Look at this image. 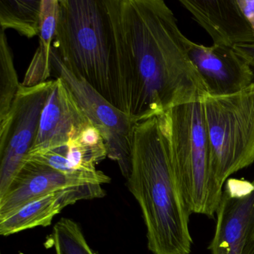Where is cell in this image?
<instances>
[{
    "instance_id": "obj_1",
    "label": "cell",
    "mask_w": 254,
    "mask_h": 254,
    "mask_svg": "<svg viewBox=\"0 0 254 254\" xmlns=\"http://www.w3.org/2000/svg\"><path fill=\"white\" fill-rule=\"evenodd\" d=\"M115 53L119 109L134 124L202 102L206 86L187 38L163 0H105Z\"/></svg>"
},
{
    "instance_id": "obj_2",
    "label": "cell",
    "mask_w": 254,
    "mask_h": 254,
    "mask_svg": "<svg viewBox=\"0 0 254 254\" xmlns=\"http://www.w3.org/2000/svg\"><path fill=\"white\" fill-rule=\"evenodd\" d=\"M129 190L139 203L153 254H191L188 205L158 117L133 126Z\"/></svg>"
},
{
    "instance_id": "obj_3",
    "label": "cell",
    "mask_w": 254,
    "mask_h": 254,
    "mask_svg": "<svg viewBox=\"0 0 254 254\" xmlns=\"http://www.w3.org/2000/svg\"><path fill=\"white\" fill-rule=\"evenodd\" d=\"M53 49L74 74L119 109L114 38L105 0H59Z\"/></svg>"
},
{
    "instance_id": "obj_4",
    "label": "cell",
    "mask_w": 254,
    "mask_h": 254,
    "mask_svg": "<svg viewBox=\"0 0 254 254\" xmlns=\"http://www.w3.org/2000/svg\"><path fill=\"white\" fill-rule=\"evenodd\" d=\"M158 117L190 212L213 218L224 187L214 172L203 101L175 107Z\"/></svg>"
},
{
    "instance_id": "obj_5",
    "label": "cell",
    "mask_w": 254,
    "mask_h": 254,
    "mask_svg": "<svg viewBox=\"0 0 254 254\" xmlns=\"http://www.w3.org/2000/svg\"><path fill=\"white\" fill-rule=\"evenodd\" d=\"M214 172L224 187L254 163V84L239 93L203 101Z\"/></svg>"
},
{
    "instance_id": "obj_6",
    "label": "cell",
    "mask_w": 254,
    "mask_h": 254,
    "mask_svg": "<svg viewBox=\"0 0 254 254\" xmlns=\"http://www.w3.org/2000/svg\"><path fill=\"white\" fill-rule=\"evenodd\" d=\"M50 60L59 78L64 81L90 123L102 135L108 157L117 162L122 175L128 179L131 170L134 123L126 113L110 103L85 80L68 69L53 47Z\"/></svg>"
},
{
    "instance_id": "obj_7",
    "label": "cell",
    "mask_w": 254,
    "mask_h": 254,
    "mask_svg": "<svg viewBox=\"0 0 254 254\" xmlns=\"http://www.w3.org/2000/svg\"><path fill=\"white\" fill-rule=\"evenodd\" d=\"M53 83L20 86L8 115L0 122V197L9 188L35 143Z\"/></svg>"
},
{
    "instance_id": "obj_8",
    "label": "cell",
    "mask_w": 254,
    "mask_h": 254,
    "mask_svg": "<svg viewBox=\"0 0 254 254\" xmlns=\"http://www.w3.org/2000/svg\"><path fill=\"white\" fill-rule=\"evenodd\" d=\"M216 213L211 254H254V181L227 180Z\"/></svg>"
},
{
    "instance_id": "obj_9",
    "label": "cell",
    "mask_w": 254,
    "mask_h": 254,
    "mask_svg": "<svg viewBox=\"0 0 254 254\" xmlns=\"http://www.w3.org/2000/svg\"><path fill=\"white\" fill-rule=\"evenodd\" d=\"M91 124L69 87L58 77L53 81L36 139L26 160L64 146Z\"/></svg>"
},
{
    "instance_id": "obj_10",
    "label": "cell",
    "mask_w": 254,
    "mask_h": 254,
    "mask_svg": "<svg viewBox=\"0 0 254 254\" xmlns=\"http://www.w3.org/2000/svg\"><path fill=\"white\" fill-rule=\"evenodd\" d=\"M191 62L206 86L208 96H224L239 93L254 84L251 65L230 47H206L187 38Z\"/></svg>"
},
{
    "instance_id": "obj_11",
    "label": "cell",
    "mask_w": 254,
    "mask_h": 254,
    "mask_svg": "<svg viewBox=\"0 0 254 254\" xmlns=\"http://www.w3.org/2000/svg\"><path fill=\"white\" fill-rule=\"evenodd\" d=\"M111 178H92L65 175L50 166L26 162L3 195L0 197V217L8 215L29 202L72 187L104 184Z\"/></svg>"
},
{
    "instance_id": "obj_12",
    "label": "cell",
    "mask_w": 254,
    "mask_h": 254,
    "mask_svg": "<svg viewBox=\"0 0 254 254\" xmlns=\"http://www.w3.org/2000/svg\"><path fill=\"white\" fill-rule=\"evenodd\" d=\"M213 44L233 48L254 44V32L237 0H180Z\"/></svg>"
},
{
    "instance_id": "obj_13",
    "label": "cell",
    "mask_w": 254,
    "mask_h": 254,
    "mask_svg": "<svg viewBox=\"0 0 254 254\" xmlns=\"http://www.w3.org/2000/svg\"><path fill=\"white\" fill-rule=\"evenodd\" d=\"M105 195V191L100 184L72 187L47 194L0 217V235L8 236L37 227H47L66 206L78 200L100 198Z\"/></svg>"
},
{
    "instance_id": "obj_14",
    "label": "cell",
    "mask_w": 254,
    "mask_h": 254,
    "mask_svg": "<svg viewBox=\"0 0 254 254\" xmlns=\"http://www.w3.org/2000/svg\"><path fill=\"white\" fill-rule=\"evenodd\" d=\"M107 157L105 141L99 130L91 124L64 146L26 159L25 163L34 162L46 165L72 176L105 178L108 175L97 170L96 166Z\"/></svg>"
},
{
    "instance_id": "obj_15",
    "label": "cell",
    "mask_w": 254,
    "mask_h": 254,
    "mask_svg": "<svg viewBox=\"0 0 254 254\" xmlns=\"http://www.w3.org/2000/svg\"><path fill=\"white\" fill-rule=\"evenodd\" d=\"M59 0H41L39 23V46L28 68L22 86L35 87L47 82L53 66L50 60L59 20Z\"/></svg>"
},
{
    "instance_id": "obj_16",
    "label": "cell",
    "mask_w": 254,
    "mask_h": 254,
    "mask_svg": "<svg viewBox=\"0 0 254 254\" xmlns=\"http://www.w3.org/2000/svg\"><path fill=\"white\" fill-rule=\"evenodd\" d=\"M41 0H0L1 30L13 29L32 39L39 34Z\"/></svg>"
},
{
    "instance_id": "obj_17",
    "label": "cell",
    "mask_w": 254,
    "mask_h": 254,
    "mask_svg": "<svg viewBox=\"0 0 254 254\" xmlns=\"http://www.w3.org/2000/svg\"><path fill=\"white\" fill-rule=\"evenodd\" d=\"M21 84L5 31L0 33V122L8 115Z\"/></svg>"
},
{
    "instance_id": "obj_18",
    "label": "cell",
    "mask_w": 254,
    "mask_h": 254,
    "mask_svg": "<svg viewBox=\"0 0 254 254\" xmlns=\"http://www.w3.org/2000/svg\"><path fill=\"white\" fill-rule=\"evenodd\" d=\"M47 243L54 248L56 254H96L80 226L70 218H62L55 224Z\"/></svg>"
},
{
    "instance_id": "obj_19",
    "label": "cell",
    "mask_w": 254,
    "mask_h": 254,
    "mask_svg": "<svg viewBox=\"0 0 254 254\" xmlns=\"http://www.w3.org/2000/svg\"><path fill=\"white\" fill-rule=\"evenodd\" d=\"M237 3L254 32V0H237Z\"/></svg>"
},
{
    "instance_id": "obj_20",
    "label": "cell",
    "mask_w": 254,
    "mask_h": 254,
    "mask_svg": "<svg viewBox=\"0 0 254 254\" xmlns=\"http://www.w3.org/2000/svg\"><path fill=\"white\" fill-rule=\"evenodd\" d=\"M233 49L248 62L254 72V44L236 46Z\"/></svg>"
}]
</instances>
